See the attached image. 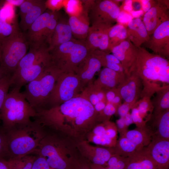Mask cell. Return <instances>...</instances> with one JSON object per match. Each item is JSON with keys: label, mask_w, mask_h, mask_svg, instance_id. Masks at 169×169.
Instances as JSON below:
<instances>
[{"label": "cell", "mask_w": 169, "mask_h": 169, "mask_svg": "<svg viewBox=\"0 0 169 169\" xmlns=\"http://www.w3.org/2000/svg\"><path fill=\"white\" fill-rule=\"evenodd\" d=\"M28 45L25 34L19 30L0 42V67L5 75L12 76Z\"/></svg>", "instance_id": "obj_8"}, {"label": "cell", "mask_w": 169, "mask_h": 169, "mask_svg": "<svg viewBox=\"0 0 169 169\" xmlns=\"http://www.w3.org/2000/svg\"><path fill=\"white\" fill-rule=\"evenodd\" d=\"M86 160L79 159L78 157L75 159L72 163V169H90L89 162Z\"/></svg>", "instance_id": "obj_47"}, {"label": "cell", "mask_w": 169, "mask_h": 169, "mask_svg": "<svg viewBox=\"0 0 169 169\" xmlns=\"http://www.w3.org/2000/svg\"><path fill=\"white\" fill-rule=\"evenodd\" d=\"M89 164L90 169H106L105 167L103 166L94 164L90 162Z\"/></svg>", "instance_id": "obj_60"}, {"label": "cell", "mask_w": 169, "mask_h": 169, "mask_svg": "<svg viewBox=\"0 0 169 169\" xmlns=\"http://www.w3.org/2000/svg\"><path fill=\"white\" fill-rule=\"evenodd\" d=\"M49 52L52 64L62 73L74 72L77 66L90 53L85 41L74 38Z\"/></svg>", "instance_id": "obj_7"}, {"label": "cell", "mask_w": 169, "mask_h": 169, "mask_svg": "<svg viewBox=\"0 0 169 169\" xmlns=\"http://www.w3.org/2000/svg\"><path fill=\"white\" fill-rule=\"evenodd\" d=\"M92 53L99 60L101 66L125 74L120 62L112 54L98 50L94 51Z\"/></svg>", "instance_id": "obj_28"}, {"label": "cell", "mask_w": 169, "mask_h": 169, "mask_svg": "<svg viewBox=\"0 0 169 169\" xmlns=\"http://www.w3.org/2000/svg\"><path fill=\"white\" fill-rule=\"evenodd\" d=\"M45 0H40L27 13L20 18L19 26L24 31L27 30L32 24L47 10Z\"/></svg>", "instance_id": "obj_29"}, {"label": "cell", "mask_w": 169, "mask_h": 169, "mask_svg": "<svg viewBox=\"0 0 169 169\" xmlns=\"http://www.w3.org/2000/svg\"><path fill=\"white\" fill-rule=\"evenodd\" d=\"M36 156L32 154L7 160L9 169H31Z\"/></svg>", "instance_id": "obj_35"}, {"label": "cell", "mask_w": 169, "mask_h": 169, "mask_svg": "<svg viewBox=\"0 0 169 169\" xmlns=\"http://www.w3.org/2000/svg\"><path fill=\"white\" fill-rule=\"evenodd\" d=\"M168 10V1L158 0L145 13L143 22L149 36L162 23L169 20Z\"/></svg>", "instance_id": "obj_13"}, {"label": "cell", "mask_w": 169, "mask_h": 169, "mask_svg": "<svg viewBox=\"0 0 169 169\" xmlns=\"http://www.w3.org/2000/svg\"><path fill=\"white\" fill-rule=\"evenodd\" d=\"M128 38L126 28L122 24H117L113 25L108 33V46L107 52L118 45Z\"/></svg>", "instance_id": "obj_32"}, {"label": "cell", "mask_w": 169, "mask_h": 169, "mask_svg": "<svg viewBox=\"0 0 169 169\" xmlns=\"http://www.w3.org/2000/svg\"><path fill=\"white\" fill-rule=\"evenodd\" d=\"M110 52L120 62L126 76L128 75L136 57L137 48L127 38L113 48Z\"/></svg>", "instance_id": "obj_21"}, {"label": "cell", "mask_w": 169, "mask_h": 169, "mask_svg": "<svg viewBox=\"0 0 169 169\" xmlns=\"http://www.w3.org/2000/svg\"><path fill=\"white\" fill-rule=\"evenodd\" d=\"M133 106L137 109L140 115L147 124L151 118L154 109L151 98H141Z\"/></svg>", "instance_id": "obj_34"}, {"label": "cell", "mask_w": 169, "mask_h": 169, "mask_svg": "<svg viewBox=\"0 0 169 169\" xmlns=\"http://www.w3.org/2000/svg\"><path fill=\"white\" fill-rule=\"evenodd\" d=\"M117 88L124 102L133 106L140 98L142 86L139 77L131 71Z\"/></svg>", "instance_id": "obj_17"}, {"label": "cell", "mask_w": 169, "mask_h": 169, "mask_svg": "<svg viewBox=\"0 0 169 169\" xmlns=\"http://www.w3.org/2000/svg\"><path fill=\"white\" fill-rule=\"evenodd\" d=\"M68 19L61 17L59 20L48 44L49 51L73 38Z\"/></svg>", "instance_id": "obj_23"}, {"label": "cell", "mask_w": 169, "mask_h": 169, "mask_svg": "<svg viewBox=\"0 0 169 169\" xmlns=\"http://www.w3.org/2000/svg\"><path fill=\"white\" fill-rule=\"evenodd\" d=\"M51 64L49 51L39 57L25 56L11 77L10 87L20 90L23 86L38 77Z\"/></svg>", "instance_id": "obj_9"}, {"label": "cell", "mask_w": 169, "mask_h": 169, "mask_svg": "<svg viewBox=\"0 0 169 169\" xmlns=\"http://www.w3.org/2000/svg\"><path fill=\"white\" fill-rule=\"evenodd\" d=\"M40 0H24L19 6V14L20 18L27 13L33 7L37 4Z\"/></svg>", "instance_id": "obj_43"}, {"label": "cell", "mask_w": 169, "mask_h": 169, "mask_svg": "<svg viewBox=\"0 0 169 169\" xmlns=\"http://www.w3.org/2000/svg\"><path fill=\"white\" fill-rule=\"evenodd\" d=\"M151 100L153 106V115H155L169 109V85L157 91Z\"/></svg>", "instance_id": "obj_31"}, {"label": "cell", "mask_w": 169, "mask_h": 169, "mask_svg": "<svg viewBox=\"0 0 169 169\" xmlns=\"http://www.w3.org/2000/svg\"><path fill=\"white\" fill-rule=\"evenodd\" d=\"M56 134L47 133L35 153L44 158L53 169H72L73 160L77 157L73 147Z\"/></svg>", "instance_id": "obj_4"}, {"label": "cell", "mask_w": 169, "mask_h": 169, "mask_svg": "<svg viewBox=\"0 0 169 169\" xmlns=\"http://www.w3.org/2000/svg\"><path fill=\"white\" fill-rule=\"evenodd\" d=\"M122 100L123 99L119 93L110 103H112L117 109L122 104Z\"/></svg>", "instance_id": "obj_55"}, {"label": "cell", "mask_w": 169, "mask_h": 169, "mask_svg": "<svg viewBox=\"0 0 169 169\" xmlns=\"http://www.w3.org/2000/svg\"><path fill=\"white\" fill-rule=\"evenodd\" d=\"M144 148L158 169H168L169 140L153 137L150 143Z\"/></svg>", "instance_id": "obj_18"}, {"label": "cell", "mask_w": 169, "mask_h": 169, "mask_svg": "<svg viewBox=\"0 0 169 169\" xmlns=\"http://www.w3.org/2000/svg\"><path fill=\"white\" fill-rule=\"evenodd\" d=\"M5 76L0 67V80Z\"/></svg>", "instance_id": "obj_62"}, {"label": "cell", "mask_w": 169, "mask_h": 169, "mask_svg": "<svg viewBox=\"0 0 169 169\" xmlns=\"http://www.w3.org/2000/svg\"><path fill=\"white\" fill-rule=\"evenodd\" d=\"M126 76L125 74L104 67L100 71L97 79L93 83L106 91L117 88L124 80Z\"/></svg>", "instance_id": "obj_22"}, {"label": "cell", "mask_w": 169, "mask_h": 169, "mask_svg": "<svg viewBox=\"0 0 169 169\" xmlns=\"http://www.w3.org/2000/svg\"><path fill=\"white\" fill-rule=\"evenodd\" d=\"M123 117L125 125L127 127H128L130 125L133 123L131 114L129 112Z\"/></svg>", "instance_id": "obj_57"}, {"label": "cell", "mask_w": 169, "mask_h": 169, "mask_svg": "<svg viewBox=\"0 0 169 169\" xmlns=\"http://www.w3.org/2000/svg\"><path fill=\"white\" fill-rule=\"evenodd\" d=\"M115 124L120 134H123L128 131V127L125 125L123 117H120L117 120Z\"/></svg>", "instance_id": "obj_50"}, {"label": "cell", "mask_w": 169, "mask_h": 169, "mask_svg": "<svg viewBox=\"0 0 169 169\" xmlns=\"http://www.w3.org/2000/svg\"><path fill=\"white\" fill-rule=\"evenodd\" d=\"M11 23L0 21V42L19 30L16 24Z\"/></svg>", "instance_id": "obj_37"}, {"label": "cell", "mask_w": 169, "mask_h": 169, "mask_svg": "<svg viewBox=\"0 0 169 169\" xmlns=\"http://www.w3.org/2000/svg\"><path fill=\"white\" fill-rule=\"evenodd\" d=\"M133 106L130 104L124 102L118 108L116 114L120 117H124L129 112Z\"/></svg>", "instance_id": "obj_48"}, {"label": "cell", "mask_w": 169, "mask_h": 169, "mask_svg": "<svg viewBox=\"0 0 169 169\" xmlns=\"http://www.w3.org/2000/svg\"><path fill=\"white\" fill-rule=\"evenodd\" d=\"M117 110L112 103L107 102L103 110L99 113V123L110 120L111 117L116 114Z\"/></svg>", "instance_id": "obj_40"}, {"label": "cell", "mask_w": 169, "mask_h": 169, "mask_svg": "<svg viewBox=\"0 0 169 169\" xmlns=\"http://www.w3.org/2000/svg\"><path fill=\"white\" fill-rule=\"evenodd\" d=\"M61 16V14L59 11H51L44 34L45 42L48 45L58 22Z\"/></svg>", "instance_id": "obj_36"}, {"label": "cell", "mask_w": 169, "mask_h": 169, "mask_svg": "<svg viewBox=\"0 0 169 169\" xmlns=\"http://www.w3.org/2000/svg\"><path fill=\"white\" fill-rule=\"evenodd\" d=\"M51 11L47 10L32 24L27 30L25 36L30 48H38L46 43L44 34Z\"/></svg>", "instance_id": "obj_19"}, {"label": "cell", "mask_w": 169, "mask_h": 169, "mask_svg": "<svg viewBox=\"0 0 169 169\" xmlns=\"http://www.w3.org/2000/svg\"><path fill=\"white\" fill-rule=\"evenodd\" d=\"M49 169H53L51 168H50Z\"/></svg>", "instance_id": "obj_64"}, {"label": "cell", "mask_w": 169, "mask_h": 169, "mask_svg": "<svg viewBox=\"0 0 169 169\" xmlns=\"http://www.w3.org/2000/svg\"><path fill=\"white\" fill-rule=\"evenodd\" d=\"M91 25L104 23L112 24L117 21L120 10L113 1H83Z\"/></svg>", "instance_id": "obj_11"}, {"label": "cell", "mask_w": 169, "mask_h": 169, "mask_svg": "<svg viewBox=\"0 0 169 169\" xmlns=\"http://www.w3.org/2000/svg\"><path fill=\"white\" fill-rule=\"evenodd\" d=\"M106 104L104 102L100 101L93 106L96 111L99 113L103 110Z\"/></svg>", "instance_id": "obj_56"}, {"label": "cell", "mask_w": 169, "mask_h": 169, "mask_svg": "<svg viewBox=\"0 0 169 169\" xmlns=\"http://www.w3.org/2000/svg\"><path fill=\"white\" fill-rule=\"evenodd\" d=\"M141 169H158L153 160L146 152L144 147L140 151Z\"/></svg>", "instance_id": "obj_41"}, {"label": "cell", "mask_w": 169, "mask_h": 169, "mask_svg": "<svg viewBox=\"0 0 169 169\" xmlns=\"http://www.w3.org/2000/svg\"><path fill=\"white\" fill-rule=\"evenodd\" d=\"M76 146L80 153L90 162L97 165L106 166L110 157L115 154L113 148L94 146L87 141H78Z\"/></svg>", "instance_id": "obj_16"}, {"label": "cell", "mask_w": 169, "mask_h": 169, "mask_svg": "<svg viewBox=\"0 0 169 169\" xmlns=\"http://www.w3.org/2000/svg\"><path fill=\"white\" fill-rule=\"evenodd\" d=\"M0 169H9L7 160H0Z\"/></svg>", "instance_id": "obj_59"}, {"label": "cell", "mask_w": 169, "mask_h": 169, "mask_svg": "<svg viewBox=\"0 0 169 169\" xmlns=\"http://www.w3.org/2000/svg\"><path fill=\"white\" fill-rule=\"evenodd\" d=\"M14 9L13 6L5 1L0 9V21L12 23V21L14 16Z\"/></svg>", "instance_id": "obj_39"}, {"label": "cell", "mask_w": 169, "mask_h": 169, "mask_svg": "<svg viewBox=\"0 0 169 169\" xmlns=\"http://www.w3.org/2000/svg\"><path fill=\"white\" fill-rule=\"evenodd\" d=\"M132 19L129 14L123 11H121L117 19V21L122 23H128Z\"/></svg>", "instance_id": "obj_51"}, {"label": "cell", "mask_w": 169, "mask_h": 169, "mask_svg": "<svg viewBox=\"0 0 169 169\" xmlns=\"http://www.w3.org/2000/svg\"><path fill=\"white\" fill-rule=\"evenodd\" d=\"M151 125L146 126L153 137L169 140V109L155 115H152Z\"/></svg>", "instance_id": "obj_26"}, {"label": "cell", "mask_w": 169, "mask_h": 169, "mask_svg": "<svg viewBox=\"0 0 169 169\" xmlns=\"http://www.w3.org/2000/svg\"><path fill=\"white\" fill-rule=\"evenodd\" d=\"M117 130L115 124L110 120L99 123L87 135V141L106 147L115 146Z\"/></svg>", "instance_id": "obj_12"}, {"label": "cell", "mask_w": 169, "mask_h": 169, "mask_svg": "<svg viewBox=\"0 0 169 169\" xmlns=\"http://www.w3.org/2000/svg\"><path fill=\"white\" fill-rule=\"evenodd\" d=\"M10 158L6 138L2 129H0V160H8Z\"/></svg>", "instance_id": "obj_42"}, {"label": "cell", "mask_w": 169, "mask_h": 169, "mask_svg": "<svg viewBox=\"0 0 169 169\" xmlns=\"http://www.w3.org/2000/svg\"><path fill=\"white\" fill-rule=\"evenodd\" d=\"M113 148L115 154L124 157H128L140 151L137 146L123 134H120L119 138Z\"/></svg>", "instance_id": "obj_33"}, {"label": "cell", "mask_w": 169, "mask_h": 169, "mask_svg": "<svg viewBox=\"0 0 169 169\" xmlns=\"http://www.w3.org/2000/svg\"><path fill=\"white\" fill-rule=\"evenodd\" d=\"M99 113L93 106L79 95L57 106L37 112L35 120L78 141L99 123Z\"/></svg>", "instance_id": "obj_1"}, {"label": "cell", "mask_w": 169, "mask_h": 169, "mask_svg": "<svg viewBox=\"0 0 169 169\" xmlns=\"http://www.w3.org/2000/svg\"><path fill=\"white\" fill-rule=\"evenodd\" d=\"M139 151L128 157L129 161L126 169H141Z\"/></svg>", "instance_id": "obj_44"}, {"label": "cell", "mask_w": 169, "mask_h": 169, "mask_svg": "<svg viewBox=\"0 0 169 169\" xmlns=\"http://www.w3.org/2000/svg\"><path fill=\"white\" fill-rule=\"evenodd\" d=\"M131 113L133 123L135 124L136 127H143L146 126V123L144 120L140 115L137 109L133 106L131 109Z\"/></svg>", "instance_id": "obj_45"}, {"label": "cell", "mask_w": 169, "mask_h": 169, "mask_svg": "<svg viewBox=\"0 0 169 169\" xmlns=\"http://www.w3.org/2000/svg\"><path fill=\"white\" fill-rule=\"evenodd\" d=\"M5 1L2 0H0V9L3 6L4 3Z\"/></svg>", "instance_id": "obj_63"}, {"label": "cell", "mask_w": 169, "mask_h": 169, "mask_svg": "<svg viewBox=\"0 0 169 169\" xmlns=\"http://www.w3.org/2000/svg\"><path fill=\"white\" fill-rule=\"evenodd\" d=\"M62 1V0H47L45 1V4L49 10L51 11H58L57 9L59 7Z\"/></svg>", "instance_id": "obj_52"}, {"label": "cell", "mask_w": 169, "mask_h": 169, "mask_svg": "<svg viewBox=\"0 0 169 169\" xmlns=\"http://www.w3.org/2000/svg\"><path fill=\"white\" fill-rule=\"evenodd\" d=\"M129 159L128 157H123L113 166L105 168L106 169H126Z\"/></svg>", "instance_id": "obj_49"}, {"label": "cell", "mask_w": 169, "mask_h": 169, "mask_svg": "<svg viewBox=\"0 0 169 169\" xmlns=\"http://www.w3.org/2000/svg\"><path fill=\"white\" fill-rule=\"evenodd\" d=\"M137 49L136 57L129 74L134 71L141 80L142 89L140 98H151L159 90L169 85V60L150 53L143 47L137 48Z\"/></svg>", "instance_id": "obj_2"}, {"label": "cell", "mask_w": 169, "mask_h": 169, "mask_svg": "<svg viewBox=\"0 0 169 169\" xmlns=\"http://www.w3.org/2000/svg\"><path fill=\"white\" fill-rule=\"evenodd\" d=\"M11 77L6 75L0 80V120L2 107L11 85Z\"/></svg>", "instance_id": "obj_38"}, {"label": "cell", "mask_w": 169, "mask_h": 169, "mask_svg": "<svg viewBox=\"0 0 169 169\" xmlns=\"http://www.w3.org/2000/svg\"><path fill=\"white\" fill-rule=\"evenodd\" d=\"M3 131L10 158L35 153L41 141L47 133L35 120Z\"/></svg>", "instance_id": "obj_3"}, {"label": "cell", "mask_w": 169, "mask_h": 169, "mask_svg": "<svg viewBox=\"0 0 169 169\" xmlns=\"http://www.w3.org/2000/svg\"><path fill=\"white\" fill-rule=\"evenodd\" d=\"M79 95L86 99L93 106L100 101L107 102L105 91L93 82L84 88Z\"/></svg>", "instance_id": "obj_30"}, {"label": "cell", "mask_w": 169, "mask_h": 169, "mask_svg": "<svg viewBox=\"0 0 169 169\" xmlns=\"http://www.w3.org/2000/svg\"><path fill=\"white\" fill-rule=\"evenodd\" d=\"M82 91L80 80L74 72L62 73L56 81L44 109L59 105L78 96Z\"/></svg>", "instance_id": "obj_10"}, {"label": "cell", "mask_w": 169, "mask_h": 169, "mask_svg": "<svg viewBox=\"0 0 169 169\" xmlns=\"http://www.w3.org/2000/svg\"><path fill=\"white\" fill-rule=\"evenodd\" d=\"M112 24L99 23L90 26L85 42L90 53L98 50L107 52L108 33Z\"/></svg>", "instance_id": "obj_14"}, {"label": "cell", "mask_w": 169, "mask_h": 169, "mask_svg": "<svg viewBox=\"0 0 169 169\" xmlns=\"http://www.w3.org/2000/svg\"><path fill=\"white\" fill-rule=\"evenodd\" d=\"M145 43L146 46L156 54L167 59L169 57V20L159 25Z\"/></svg>", "instance_id": "obj_15"}, {"label": "cell", "mask_w": 169, "mask_h": 169, "mask_svg": "<svg viewBox=\"0 0 169 169\" xmlns=\"http://www.w3.org/2000/svg\"><path fill=\"white\" fill-rule=\"evenodd\" d=\"M119 93L117 88L105 91V98L107 102L111 103Z\"/></svg>", "instance_id": "obj_53"}, {"label": "cell", "mask_w": 169, "mask_h": 169, "mask_svg": "<svg viewBox=\"0 0 169 169\" xmlns=\"http://www.w3.org/2000/svg\"><path fill=\"white\" fill-rule=\"evenodd\" d=\"M62 73L52 64L40 76L26 85L23 93L36 112L45 108L56 81Z\"/></svg>", "instance_id": "obj_6"}, {"label": "cell", "mask_w": 169, "mask_h": 169, "mask_svg": "<svg viewBox=\"0 0 169 169\" xmlns=\"http://www.w3.org/2000/svg\"><path fill=\"white\" fill-rule=\"evenodd\" d=\"M84 11L78 16L71 15L68 19L73 38L83 41L86 39L90 27L87 13Z\"/></svg>", "instance_id": "obj_25"}, {"label": "cell", "mask_w": 169, "mask_h": 169, "mask_svg": "<svg viewBox=\"0 0 169 169\" xmlns=\"http://www.w3.org/2000/svg\"><path fill=\"white\" fill-rule=\"evenodd\" d=\"M50 168V167L45 159L43 157L37 155L31 169H49Z\"/></svg>", "instance_id": "obj_46"}, {"label": "cell", "mask_w": 169, "mask_h": 169, "mask_svg": "<svg viewBox=\"0 0 169 169\" xmlns=\"http://www.w3.org/2000/svg\"><path fill=\"white\" fill-rule=\"evenodd\" d=\"M131 13L133 17H136L142 14L143 12L142 10H140L138 11H132Z\"/></svg>", "instance_id": "obj_61"}, {"label": "cell", "mask_w": 169, "mask_h": 169, "mask_svg": "<svg viewBox=\"0 0 169 169\" xmlns=\"http://www.w3.org/2000/svg\"><path fill=\"white\" fill-rule=\"evenodd\" d=\"M101 67L100 62L92 53H90L77 66L74 73L79 78L82 90L93 82L95 74Z\"/></svg>", "instance_id": "obj_20"}, {"label": "cell", "mask_w": 169, "mask_h": 169, "mask_svg": "<svg viewBox=\"0 0 169 169\" xmlns=\"http://www.w3.org/2000/svg\"><path fill=\"white\" fill-rule=\"evenodd\" d=\"M142 8L144 12H146L152 6L155 1L152 0H141Z\"/></svg>", "instance_id": "obj_54"}, {"label": "cell", "mask_w": 169, "mask_h": 169, "mask_svg": "<svg viewBox=\"0 0 169 169\" xmlns=\"http://www.w3.org/2000/svg\"><path fill=\"white\" fill-rule=\"evenodd\" d=\"M24 0H7L5 2L13 6H20Z\"/></svg>", "instance_id": "obj_58"}, {"label": "cell", "mask_w": 169, "mask_h": 169, "mask_svg": "<svg viewBox=\"0 0 169 169\" xmlns=\"http://www.w3.org/2000/svg\"><path fill=\"white\" fill-rule=\"evenodd\" d=\"M123 134L134 144L140 151L147 146L152 138L151 131L146 125L143 127H136L131 130H128Z\"/></svg>", "instance_id": "obj_27"}, {"label": "cell", "mask_w": 169, "mask_h": 169, "mask_svg": "<svg viewBox=\"0 0 169 169\" xmlns=\"http://www.w3.org/2000/svg\"><path fill=\"white\" fill-rule=\"evenodd\" d=\"M126 28L128 38L136 48L141 47L150 38L143 21L139 18L131 19Z\"/></svg>", "instance_id": "obj_24"}, {"label": "cell", "mask_w": 169, "mask_h": 169, "mask_svg": "<svg viewBox=\"0 0 169 169\" xmlns=\"http://www.w3.org/2000/svg\"><path fill=\"white\" fill-rule=\"evenodd\" d=\"M36 111L33 108L20 90L12 89L8 93L2 107L1 120L4 130L28 123L35 118Z\"/></svg>", "instance_id": "obj_5"}]
</instances>
